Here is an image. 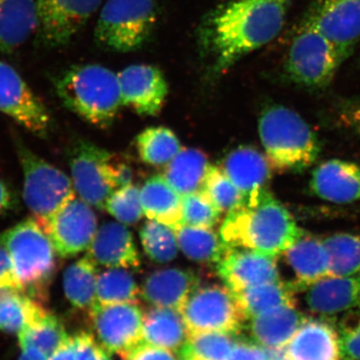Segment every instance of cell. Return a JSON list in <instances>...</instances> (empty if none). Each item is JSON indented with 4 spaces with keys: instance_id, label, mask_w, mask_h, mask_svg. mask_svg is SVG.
Listing matches in <instances>:
<instances>
[{
    "instance_id": "ac0fdd59",
    "label": "cell",
    "mask_w": 360,
    "mask_h": 360,
    "mask_svg": "<svg viewBox=\"0 0 360 360\" xmlns=\"http://www.w3.org/2000/svg\"><path fill=\"white\" fill-rule=\"evenodd\" d=\"M309 189L328 202L347 205L360 200V165L347 160H330L317 165Z\"/></svg>"
},
{
    "instance_id": "d590c367",
    "label": "cell",
    "mask_w": 360,
    "mask_h": 360,
    "mask_svg": "<svg viewBox=\"0 0 360 360\" xmlns=\"http://www.w3.org/2000/svg\"><path fill=\"white\" fill-rule=\"evenodd\" d=\"M238 336L219 331L193 333L189 335L179 354L181 359L189 360H225L238 340Z\"/></svg>"
},
{
    "instance_id": "4316f807",
    "label": "cell",
    "mask_w": 360,
    "mask_h": 360,
    "mask_svg": "<svg viewBox=\"0 0 360 360\" xmlns=\"http://www.w3.org/2000/svg\"><path fill=\"white\" fill-rule=\"evenodd\" d=\"M189 338L179 310L155 307L143 314L142 341L179 354Z\"/></svg>"
},
{
    "instance_id": "7a4b0ae2",
    "label": "cell",
    "mask_w": 360,
    "mask_h": 360,
    "mask_svg": "<svg viewBox=\"0 0 360 360\" xmlns=\"http://www.w3.org/2000/svg\"><path fill=\"white\" fill-rule=\"evenodd\" d=\"M219 234L227 248L276 258L284 255L302 231L291 213L266 191L227 213Z\"/></svg>"
},
{
    "instance_id": "8d00e7d4",
    "label": "cell",
    "mask_w": 360,
    "mask_h": 360,
    "mask_svg": "<svg viewBox=\"0 0 360 360\" xmlns=\"http://www.w3.org/2000/svg\"><path fill=\"white\" fill-rule=\"evenodd\" d=\"M141 295L134 277L125 269H110L98 274L96 281V303H136Z\"/></svg>"
},
{
    "instance_id": "836d02e7",
    "label": "cell",
    "mask_w": 360,
    "mask_h": 360,
    "mask_svg": "<svg viewBox=\"0 0 360 360\" xmlns=\"http://www.w3.org/2000/svg\"><path fill=\"white\" fill-rule=\"evenodd\" d=\"M18 336L20 348H35L47 357L53 354L70 338L63 321L49 312L23 328Z\"/></svg>"
},
{
    "instance_id": "f1b7e54d",
    "label": "cell",
    "mask_w": 360,
    "mask_h": 360,
    "mask_svg": "<svg viewBox=\"0 0 360 360\" xmlns=\"http://www.w3.org/2000/svg\"><path fill=\"white\" fill-rule=\"evenodd\" d=\"M297 291L295 283L278 279L232 295L246 321H250L276 307L295 305V296Z\"/></svg>"
},
{
    "instance_id": "2e32d148",
    "label": "cell",
    "mask_w": 360,
    "mask_h": 360,
    "mask_svg": "<svg viewBox=\"0 0 360 360\" xmlns=\"http://www.w3.org/2000/svg\"><path fill=\"white\" fill-rule=\"evenodd\" d=\"M123 105L139 115L155 116L160 112L168 94V84L160 68L150 65L127 66L117 73Z\"/></svg>"
},
{
    "instance_id": "5bb4252c",
    "label": "cell",
    "mask_w": 360,
    "mask_h": 360,
    "mask_svg": "<svg viewBox=\"0 0 360 360\" xmlns=\"http://www.w3.org/2000/svg\"><path fill=\"white\" fill-rule=\"evenodd\" d=\"M110 155L105 149L85 141L77 142L71 151L70 167L73 188L79 198L99 210H105L108 198L115 191L106 169Z\"/></svg>"
},
{
    "instance_id": "e575fe53",
    "label": "cell",
    "mask_w": 360,
    "mask_h": 360,
    "mask_svg": "<svg viewBox=\"0 0 360 360\" xmlns=\"http://www.w3.org/2000/svg\"><path fill=\"white\" fill-rule=\"evenodd\" d=\"M136 146L141 160L153 167L168 165L181 149L179 137L165 127L144 129L137 135Z\"/></svg>"
},
{
    "instance_id": "cb8c5ba5",
    "label": "cell",
    "mask_w": 360,
    "mask_h": 360,
    "mask_svg": "<svg viewBox=\"0 0 360 360\" xmlns=\"http://www.w3.org/2000/svg\"><path fill=\"white\" fill-rule=\"evenodd\" d=\"M286 262L295 274L297 290L330 276V260L322 239L303 233L285 251Z\"/></svg>"
},
{
    "instance_id": "8992f818",
    "label": "cell",
    "mask_w": 360,
    "mask_h": 360,
    "mask_svg": "<svg viewBox=\"0 0 360 360\" xmlns=\"http://www.w3.org/2000/svg\"><path fill=\"white\" fill-rule=\"evenodd\" d=\"M345 63L335 45L303 20L293 34L284 63V72L303 89H326Z\"/></svg>"
},
{
    "instance_id": "b9f144b4",
    "label": "cell",
    "mask_w": 360,
    "mask_h": 360,
    "mask_svg": "<svg viewBox=\"0 0 360 360\" xmlns=\"http://www.w3.org/2000/svg\"><path fill=\"white\" fill-rule=\"evenodd\" d=\"M105 210L122 224L132 225L143 217L141 188L129 186L116 189L106 202Z\"/></svg>"
},
{
    "instance_id": "484cf974",
    "label": "cell",
    "mask_w": 360,
    "mask_h": 360,
    "mask_svg": "<svg viewBox=\"0 0 360 360\" xmlns=\"http://www.w3.org/2000/svg\"><path fill=\"white\" fill-rule=\"evenodd\" d=\"M304 319L295 305H283L250 319V335L267 349H281L286 347Z\"/></svg>"
},
{
    "instance_id": "1f68e13d",
    "label": "cell",
    "mask_w": 360,
    "mask_h": 360,
    "mask_svg": "<svg viewBox=\"0 0 360 360\" xmlns=\"http://www.w3.org/2000/svg\"><path fill=\"white\" fill-rule=\"evenodd\" d=\"M85 255L66 269L63 274V290L71 305L78 309H91L96 303L97 267Z\"/></svg>"
},
{
    "instance_id": "603a6c76",
    "label": "cell",
    "mask_w": 360,
    "mask_h": 360,
    "mask_svg": "<svg viewBox=\"0 0 360 360\" xmlns=\"http://www.w3.org/2000/svg\"><path fill=\"white\" fill-rule=\"evenodd\" d=\"M198 286L200 278L191 270L160 269L146 277L142 284L141 296L153 307L180 311Z\"/></svg>"
},
{
    "instance_id": "7dc6e473",
    "label": "cell",
    "mask_w": 360,
    "mask_h": 360,
    "mask_svg": "<svg viewBox=\"0 0 360 360\" xmlns=\"http://www.w3.org/2000/svg\"><path fill=\"white\" fill-rule=\"evenodd\" d=\"M106 169H108L110 184L115 187V191L132 184L134 175V169L127 161L118 160V158L110 155L108 165H106Z\"/></svg>"
},
{
    "instance_id": "7c38bea8",
    "label": "cell",
    "mask_w": 360,
    "mask_h": 360,
    "mask_svg": "<svg viewBox=\"0 0 360 360\" xmlns=\"http://www.w3.org/2000/svg\"><path fill=\"white\" fill-rule=\"evenodd\" d=\"M0 112L39 137L51 129V113L32 87L8 63L0 60Z\"/></svg>"
},
{
    "instance_id": "8fae6325",
    "label": "cell",
    "mask_w": 360,
    "mask_h": 360,
    "mask_svg": "<svg viewBox=\"0 0 360 360\" xmlns=\"http://www.w3.org/2000/svg\"><path fill=\"white\" fill-rule=\"evenodd\" d=\"M41 226L56 255L70 258L89 250L97 231V219L91 206L73 196Z\"/></svg>"
},
{
    "instance_id": "6f0895ef",
    "label": "cell",
    "mask_w": 360,
    "mask_h": 360,
    "mask_svg": "<svg viewBox=\"0 0 360 360\" xmlns=\"http://www.w3.org/2000/svg\"><path fill=\"white\" fill-rule=\"evenodd\" d=\"M1 291H2V290H0V293H1Z\"/></svg>"
},
{
    "instance_id": "9f6ffc18",
    "label": "cell",
    "mask_w": 360,
    "mask_h": 360,
    "mask_svg": "<svg viewBox=\"0 0 360 360\" xmlns=\"http://www.w3.org/2000/svg\"><path fill=\"white\" fill-rule=\"evenodd\" d=\"M181 360H189V359H181Z\"/></svg>"
},
{
    "instance_id": "ffe728a7",
    "label": "cell",
    "mask_w": 360,
    "mask_h": 360,
    "mask_svg": "<svg viewBox=\"0 0 360 360\" xmlns=\"http://www.w3.org/2000/svg\"><path fill=\"white\" fill-rule=\"evenodd\" d=\"M290 360H342L340 333L328 321L304 319L285 347Z\"/></svg>"
},
{
    "instance_id": "60d3db41",
    "label": "cell",
    "mask_w": 360,
    "mask_h": 360,
    "mask_svg": "<svg viewBox=\"0 0 360 360\" xmlns=\"http://www.w3.org/2000/svg\"><path fill=\"white\" fill-rule=\"evenodd\" d=\"M182 225L212 229L219 224L221 212L201 189L182 196Z\"/></svg>"
},
{
    "instance_id": "7402d4cb",
    "label": "cell",
    "mask_w": 360,
    "mask_h": 360,
    "mask_svg": "<svg viewBox=\"0 0 360 360\" xmlns=\"http://www.w3.org/2000/svg\"><path fill=\"white\" fill-rule=\"evenodd\" d=\"M87 250V257L108 269H137L141 265L131 232L120 222L101 225Z\"/></svg>"
},
{
    "instance_id": "db71d44e",
    "label": "cell",
    "mask_w": 360,
    "mask_h": 360,
    "mask_svg": "<svg viewBox=\"0 0 360 360\" xmlns=\"http://www.w3.org/2000/svg\"><path fill=\"white\" fill-rule=\"evenodd\" d=\"M269 352L270 360H290L286 354L285 347L281 348V349H269Z\"/></svg>"
},
{
    "instance_id": "9c48e42d",
    "label": "cell",
    "mask_w": 360,
    "mask_h": 360,
    "mask_svg": "<svg viewBox=\"0 0 360 360\" xmlns=\"http://www.w3.org/2000/svg\"><path fill=\"white\" fill-rule=\"evenodd\" d=\"M180 312L189 335L210 331L239 335L246 321L231 291L219 284L198 286Z\"/></svg>"
},
{
    "instance_id": "d6a6232c",
    "label": "cell",
    "mask_w": 360,
    "mask_h": 360,
    "mask_svg": "<svg viewBox=\"0 0 360 360\" xmlns=\"http://www.w3.org/2000/svg\"><path fill=\"white\" fill-rule=\"evenodd\" d=\"M175 233L179 250L189 259L200 264H217L229 248L212 229L182 225Z\"/></svg>"
},
{
    "instance_id": "816d5d0a",
    "label": "cell",
    "mask_w": 360,
    "mask_h": 360,
    "mask_svg": "<svg viewBox=\"0 0 360 360\" xmlns=\"http://www.w3.org/2000/svg\"><path fill=\"white\" fill-rule=\"evenodd\" d=\"M47 360H75V345L72 336L61 345Z\"/></svg>"
},
{
    "instance_id": "681fc988",
    "label": "cell",
    "mask_w": 360,
    "mask_h": 360,
    "mask_svg": "<svg viewBox=\"0 0 360 360\" xmlns=\"http://www.w3.org/2000/svg\"><path fill=\"white\" fill-rule=\"evenodd\" d=\"M122 360H176V357L170 350L142 341Z\"/></svg>"
},
{
    "instance_id": "c3c4849f",
    "label": "cell",
    "mask_w": 360,
    "mask_h": 360,
    "mask_svg": "<svg viewBox=\"0 0 360 360\" xmlns=\"http://www.w3.org/2000/svg\"><path fill=\"white\" fill-rule=\"evenodd\" d=\"M0 290L22 291L20 279L16 276L13 260L4 246L0 245Z\"/></svg>"
},
{
    "instance_id": "bcb514c9",
    "label": "cell",
    "mask_w": 360,
    "mask_h": 360,
    "mask_svg": "<svg viewBox=\"0 0 360 360\" xmlns=\"http://www.w3.org/2000/svg\"><path fill=\"white\" fill-rule=\"evenodd\" d=\"M225 360H270L269 349L255 341L238 338Z\"/></svg>"
},
{
    "instance_id": "4dcf8cb0",
    "label": "cell",
    "mask_w": 360,
    "mask_h": 360,
    "mask_svg": "<svg viewBox=\"0 0 360 360\" xmlns=\"http://www.w3.org/2000/svg\"><path fill=\"white\" fill-rule=\"evenodd\" d=\"M49 314L39 300L22 291L0 293V331L18 335L23 328Z\"/></svg>"
},
{
    "instance_id": "f35d334b",
    "label": "cell",
    "mask_w": 360,
    "mask_h": 360,
    "mask_svg": "<svg viewBox=\"0 0 360 360\" xmlns=\"http://www.w3.org/2000/svg\"><path fill=\"white\" fill-rule=\"evenodd\" d=\"M139 236L144 251L153 262L167 264L179 253L176 233L167 225L149 219L141 227Z\"/></svg>"
},
{
    "instance_id": "9a60e30c",
    "label": "cell",
    "mask_w": 360,
    "mask_h": 360,
    "mask_svg": "<svg viewBox=\"0 0 360 360\" xmlns=\"http://www.w3.org/2000/svg\"><path fill=\"white\" fill-rule=\"evenodd\" d=\"M303 20L335 45L345 61L360 40V0H316Z\"/></svg>"
},
{
    "instance_id": "277c9868",
    "label": "cell",
    "mask_w": 360,
    "mask_h": 360,
    "mask_svg": "<svg viewBox=\"0 0 360 360\" xmlns=\"http://www.w3.org/2000/svg\"><path fill=\"white\" fill-rule=\"evenodd\" d=\"M258 132L270 165L277 172L300 174L311 167L321 153V142L309 123L281 104L262 111Z\"/></svg>"
},
{
    "instance_id": "f546056e",
    "label": "cell",
    "mask_w": 360,
    "mask_h": 360,
    "mask_svg": "<svg viewBox=\"0 0 360 360\" xmlns=\"http://www.w3.org/2000/svg\"><path fill=\"white\" fill-rule=\"evenodd\" d=\"M210 165L202 151L181 148L168 163L163 176L180 195L184 196L201 189Z\"/></svg>"
},
{
    "instance_id": "e0dca14e",
    "label": "cell",
    "mask_w": 360,
    "mask_h": 360,
    "mask_svg": "<svg viewBox=\"0 0 360 360\" xmlns=\"http://www.w3.org/2000/svg\"><path fill=\"white\" fill-rule=\"evenodd\" d=\"M217 269L232 293L279 279L276 258L243 248H227Z\"/></svg>"
},
{
    "instance_id": "44dd1931",
    "label": "cell",
    "mask_w": 360,
    "mask_h": 360,
    "mask_svg": "<svg viewBox=\"0 0 360 360\" xmlns=\"http://www.w3.org/2000/svg\"><path fill=\"white\" fill-rule=\"evenodd\" d=\"M307 307L321 315L360 310V272L347 276H328L307 288Z\"/></svg>"
},
{
    "instance_id": "4fadbf2b",
    "label": "cell",
    "mask_w": 360,
    "mask_h": 360,
    "mask_svg": "<svg viewBox=\"0 0 360 360\" xmlns=\"http://www.w3.org/2000/svg\"><path fill=\"white\" fill-rule=\"evenodd\" d=\"M89 311L97 340L110 354L123 359L142 342L143 314L136 303H96Z\"/></svg>"
},
{
    "instance_id": "6da1fadb",
    "label": "cell",
    "mask_w": 360,
    "mask_h": 360,
    "mask_svg": "<svg viewBox=\"0 0 360 360\" xmlns=\"http://www.w3.org/2000/svg\"><path fill=\"white\" fill-rule=\"evenodd\" d=\"M292 0H231L201 22L198 42L213 77L276 39Z\"/></svg>"
},
{
    "instance_id": "30bf717a",
    "label": "cell",
    "mask_w": 360,
    "mask_h": 360,
    "mask_svg": "<svg viewBox=\"0 0 360 360\" xmlns=\"http://www.w3.org/2000/svg\"><path fill=\"white\" fill-rule=\"evenodd\" d=\"M103 0H37V39L47 49L70 44Z\"/></svg>"
},
{
    "instance_id": "11a10c76",
    "label": "cell",
    "mask_w": 360,
    "mask_h": 360,
    "mask_svg": "<svg viewBox=\"0 0 360 360\" xmlns=\"http://www.w3.org/2000/svg\"><path fill=\"white\" fill-rule=\"evenodd\" d=\"M343 360H355V359H345Z\"/></svg>"
},
{
    "instance_id": "f6af8a7d",
    "label": "cell",
    "mask_w": 360,
    "mask_h": 360,
    "mask_svg": "<svg viewBox=\"0 0 360 360\" xmlns=\"http://www.w3.org/2000/svg\"><path fill=\"white\" fill-rule=\"evenodd\" d=\"M72 338L75 360H112L110 352L91 333L82 331Z\"/></svg>"
},
{
    "instance_id": "d6986e66",
    "label": "cell",
    "mask_w": 360,
    "mask_h": 360,
    "mask_svg": "<svg viewBox=\"0 0 360 360\" xmlns=\"http://www.w3.org/2000/svg\"><path fill=\"white\" fill-rule=\"evenodd\" d=\"M222 169L245 196V201L265 191L271 179V165L257 148L240 146L225 156Z\"/></svg>"
},
{
    "instance_id": "ab89813d",
    "label": "cell",
    "mask_w": 360,
    "mask_h": 360,
    "mask_svg": "<svg viewBox=\"0 0 360 360\" xmlns=\"http://www.w3.org/2000/svg\"><path fill=\"white\" fill-rule=\"evenodd\" d=\"M201 191L221 213L233 212L245 203V196L221 167L210 165Z\"/></svg>"
},
{
    "instance_id": "f907efd6",
    "label": "cell",
    "mask_w": 360,
    "mask_h": 360,
    "mask_svg": "<svg viewBox=\"0 0 360 360\" xmlns=\"http://www.w3.org/2000/svg\"><path fill=\"white\" fill-rule=\"evenodd\" d=\"M18 203L15 194L4 180L0 179V215L14 210Z\"/></svg>"
},
{
    "instance_id": "d4e9b609",
    "label": "cell",
    "mask_w": 360,
    "mask_h": 360,
    "mask_svg": "<svg viewBox=\"0 0 360 360\" xmlns=\"http://www.w3.org/2000/svg\"><path fill=\"white\" fill-rule=\"evenodd\" d=\"M37 0H0V52L13 53L37 33Z\"/></svg>"
},
{
    "instance_id": "74e56055",
    "label": "cell",
    "mask_w": 360,
    "mask_h": 360,
    "mask_svg": "<svg viewBox=\"0 0 360 360\" xmlns=\"http://www.w3.org/2000/svg\"><path fill=\"white\" fill-rule=\"evenodd\" d=\"M330 260V276L360 272V234L336 233L322 239Z\"/></svg>"
},
{
    "instance_id": "5b68a950",
    "label": "cell",
    "mask_w": 360,
    "mask_h": 360,
    "mask_svg": "<svg viewBox=\"0 0 360 360\" xmlns=\"http://www.w3.org/2000/svg\"><path fill=\"white\" fill-rule=\"evenodd\" d=\"M13 260L23 290L35 300L46 297L56 269V250L44 227L35 219L23 220L0 236Z\"/></svg>"
},
{
    "instance_id": "52a82bcc",
    "label": "cell",
    "mask_w": 360,
    "mask_h": 360,
    "mask_svg": "<svg viewBox=\"0 0 360 360\" xmlns=\"http://www.w3.org/2000/svg\"><path fill=\"white\" fill-rule=\"evenodd\" d=\"M156 18L153 0H108L94 32L97 44L116 52L137 51L150 39Z\"/></svg>"
},
{
    "instance_id": "83f0119b",
    "label": "cell",
    "mask_w": 360,
    "mask_h": 360,
    "mask_svg": "<svg viewBox=\"0 0 360 360\" xmlns=\"http://www.w3.org/2000/svg\"><path fill=\"white\" fill-rule=\"evenodd\" d=\"M141 198L144 214L148 219L167 225L174 231L182 226V196L163 175H155L144 182Z\"/></svg>"
},
{
    "instance_id": "3957f363",
    "label": "cell",
    "mask_w": 360,
    "mask_h": 360,
    "mask_svg": "<svg viewBox=\"0 0 360 360\" xmlns=\"http://www.w3.org/2000/svg\"><path fill=\"white\" fill-rule=\"evenodd\" d=\"M52 84L66 108L96 127H110L123 105L117 75L105 66H70Z\"/></svg>"
},
{
    "instance_id": "ba28073f",
    "label": "cell",
    "mask_w": 360,
    "mask_h": 360,
    "mask_svg": "<svg viewBox=\"0 0 360 360\" xmlns=\"http://www.w3.org/2000/svg\"><path fill=\"white\" fill-rule=\"evenodd\" d=\"M14 139L23 172V200L33 219L44 225L75 196L72 181L59 168L33 153L18 137Z\"/></svg>"
},
{
    "instance_id": "ee69618b",
    "label": "cell",
    "mask_w": 360,
    "mask_h": 360,
    "mask_svg": "<svg viewBox=\"0 0 360 360\" xmlns=\"http://www.w3.org/2000/svg\"><path fill=\"white\" fill-rule=\"evenodd\" d=\"M333 112L338 127L360 135V98L341 99Z\"/></svg>"
},
{
    "instance_id": "7bdbcfd3",
    "label": "cell",
    "mask_w": 360,
    "mask_h": 360,
    "mask_svg": "<svg viewBox=\"0 0 360 360\" xmlns=\"http://www.w3.org/2000/svg\"><path fill=\"white\" fill-rule=\"evenodd\" d=\"M354 312L342 322L338 333L343 359L360 360V310Z\"/></svg>"
},
{
    "instance_id": "f5cc1de1",
    "label": "cell",
    "mask_w": 360,
    "mask_h": 360,
    "mask_svg": "<svg viewBox=\"0 0 360 360\" xmlns=\"http://www.w3.org/2000/svg\"><path fill=\"white\" fill-rule=\"evenodd\" d=\"M49 357L35 348H21V354L18 360H47Z\"/></svg>"
}]
</instances>
